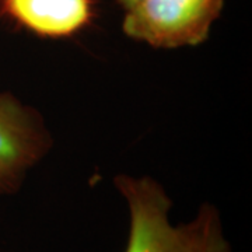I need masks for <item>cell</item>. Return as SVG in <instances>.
I'll return each mask as SVG.
<instances>
[{"label": "cell", "instance_id": "6da1fadb", "mask_svg": "<svg viewBox=\"0 0 252 252\" xmlns=\"http://www.w3.org/2000/svg\"><path fill=\"white\" fill-rule=\"evenodd\" d=\"M115 187L129 209V235L124 252H233L216 206L203 203L188 223L174 225L172 202L150 177L121 174Z\"/></svg>", "mask_w": 252, "mask_h": 252}, {"label": "cell", "instance_id": "7a4b0ae2", "mask_svg": "<svg viewBox=\"0 0 252 252\" xmlns=\"http://www.w3.org/2000/svg\"><path fill=\"white\" fill-rule=\"evenodd\" d=\"M224 0H140L125 10L122 30L154 48L175 49L205 42Z\"/></svg>", "mask_w": 252, "mask_h": 252}, {"label": "cell", "instance_id": "3957f363", "mask_svg": "<svg viewBox=\"0 0 252 252\" xmlns=\"http://www.w3.org/2000/svg\"><path fill=\"white\" fill-rule=\"evenodd\" d=\"M42 118L11 94L0 93V196L21 188L30 168L49 149Z\"/></svg>", "mask_w": 252, "mask_h": 252}, {"label": "cell", "instance_id": "277c9868", "mask_svg": "<svg viewBox=\"0 0 252 252\" xmlns=\"http://www.w3.org/2000/svg\"><path fill=\"white\" fill-rule=\"evenodd\" d=\"M0 17L42 38H70L94 17L93 0H0Z\"/></svg>", "mask_w": 252, "mask_h": 252}, {"label": "cell", "instance_id": "5b68a950", "mask_svg": "<svg viewBox=\"0 0 252 252\" xmlns=\"http://www.w3.org/2000/svg\"><path fill=\"white\" fill-rule=\"evenodd\" d=\"M118 3L121 4V7L124 10L130 9V7H133L136 3H139L140 0H117Z\"/></svg>", "mask_w": 252, "mask_h": 252}]
</instances>
